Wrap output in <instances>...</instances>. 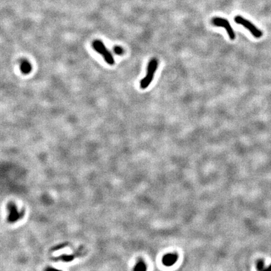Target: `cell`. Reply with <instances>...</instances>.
<instances>
[{
  "label": "cell",
  "mask_w": 271,
  "mask_h": 271,
  "mask_svg": "<svg viewBox=\"0 0 271 271\" xmlns=\"http://www.w3.org/2000/svg\"><path fill=\"white\" fill-rule=\"evenodd\" d=\"M158 67V61L157 59L153 58L150 60L148 65L146 75L140 82V87L141 89H146L152 82Z\"/></svg>",
  "instance_id": "obj_1"
},
{
  "label": "cell",
  "mask_w": 271,
  "mask_h": 271,
  "mask_svg": "<svg viewBox=\"0 0 271 271\" xmlns=\"http://www.w3.org/2000/svg\"><path fill=\"white\" fill-rule=\"evenodd\" d=\"M212 23L215 26L224 28L226 30L228 36H229V38L231 40H234L236 38V34H235V32L232 26L230 25V23L228 22L227 20L225 18H222L216 17L214 18L212 20Z\"/></svg>",
  "instance_id": "obj_4"
},
{
  "label": "cell",
  "mask_w": 271,
  "mask_h": 271,
  "mask_svg": "<svg viewBox=\"0 0 271 271\" xmlns=\"http://www.w3.org/2000/svg\"><path fill=\"white\" fill-rule=\"evenodd\" d=\"M136 266L137 267L135 268V269H136V270H145L146 269L145 265L142 262H140L139 264H137Z\"/></svg>",
  "instance_id": "obj_8"
},
{
  "label": "cell",
  "mask_w": 271,
  "mask_h": 271,
  "mask_svg": "<svg viewBox=\"0 0 271 271\" xmlns=\"http://www.w3.org/2000/svg\"><path fill=\"white\" fill-rule=\"evenodd\" d=\"M264 262L262 261H259L257 262V268L258 270H264Z\"/></svg>",
  "instance_id": "obj_7"
},
{
  "label": "cell",
  "mask_w": 271,
  "mask_h": 271,
  "mask_svg": "<svg viewBox=\"0 0 271 271\" xmlns=\"http://www.w3.org/2000/svg\"><path fill=\"white\" fill-rule=\"evenodd\" d=\"M264 270H269V271H271V264L270 265V266H268V267H267V268H265Z\"/></svg>",
  "instance_id": "obj_10"
},
{
  "label": "cell",
  "mask_w": 271,
  "mask_h": 271,
  "mask_svg": "<svg viewBox=\"0 0 271 271\" xmlns=\"http://www.w3.org/2000/svg\"><path fill=\"white\" fill-rule=\"evenodd\" d=\"M234 20L236 21V23L240 24V25H242L247 29H248L254 37L257 38H259L262 37V36L263 35L262 31H261L259 29L257 28L254 24L249 21V20L244 18L243 17L239 15L235 17Z\"/></svg>",
  "instance_id": "obj_3"
},
{
  "label": "cell",
  "mask_w": 271,
  "mask_h": 271,
  "mask_svg": "<svg viewBox=\"0 0 271 271\" xmlns=\"http://www.w3.org/2000/svg\"><path fill=\"white\" fill-rule=\"evenodd\" d=\"M94 50L100 53L104 58L105 61L109 65H113L114 64V59L112 54L107 49L104 44L100 40H95L93 42L92 44Z\"/></svg>",
  "instance_id": "obj_2"
},
{
  "label": "cell",
  "mask_w": 271,
  "mask_h": 271,
  "mask_svg": "<svg viewBox=\"0 0 271 271\" xmlns=\"http://www.w3.org/2000/svg\"><path fill=\"white\" fill-rule=\"evenodd\" d=\"M177 261V256L174 254L166 255L163 258V263L167 266H170L175 263Z\"/></svg>",
  "instance_id": "obj_5"
},
{
  "label": "cell",
  "mask_w": 271,
  "mask_h": 271,
  "mask_svg": "<svg viewBox=\"0 0 271 271\" xmlns=\"http://www.w3.org/2000/svg\"><path fill=\"white\" fill-rule=\"evenodd\" d=\"M115 52L117 53V54H119V55H120V54H122L123 53V50L121 49V48L120 47H116V49H115Z\"/></svg>",
  "instance_id": "obj_9"
},
{
  "label": "cell",
  "mask_w": 271,
  "mask_h": 271,
  "mask_svg": "<svg viewBox=\"0 0 271 271\" xmlns=\"http://www.w3.org/2000/svg\"><path fill=\"white\" fill-rule=\"evenodd\" d=\"M21 70L23 72H25V73H27V72H28L31 70V67H30V65L28 63L25 62L23 64H22Z\"/></svg>",
  "instance_id": "obj_6"
}]
</instances>
